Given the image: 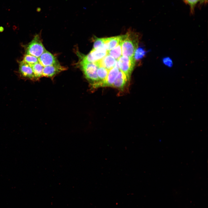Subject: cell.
<instances>
[{"mask_svg": "<svg viewBox=\"0 0 208 208\" xmlns=\"http://www.w3.org/2000/svg\"><path fill=\"white\" fill-rule=\"evenodd\" d=\"M139 40L138 35L133 32L129 31L122 35V55L134 57L135 52L138 48Z\"/></svg>", "mask_w": 208, "mask_h": 208, "instance_id": "6da1fadb", "label": "cell"}, {"mask_svg": "<svg viewBox=\"0 0 208 208\" xmlns=\"http://www.w3.org/2000/svg\"><path fill=\"white\" fill-rule=\"evenodd\" d=\"M80 64L84 75L89 82L91 88H96L99 81L97 74L98 66L95 63L82 61Z\"/></svg>", "mask_w": 208, "mask_h": 208, "instance_id": "7a4b0ae2", "label": "cell"}, {"mask_svg": "<svg viewBox=\"0 0 208 208\" xmlns=\"http://www.w3.org/2000/svg\"><path fill=\"white\" fill-rule=\"evenodd\" d=\"M25 54L38 58L46 50L38 35H36L25 47Z\"/></svg>", "mask_w": 208, "mask_h": 208, "instance_id": "3957f363", "label": "cell"}, {"mask_svg": "<svg viewBox=\"0 0 208 208\" xmlns=\"http://www.w3.org/2000/svg\"><path fill=\"white\" fill-rule=\"evenodd\" d=\"M118 67L129 79L135 62L134 57L121 56L118 60Z\"/></svg>", "mask_w": 208, "mask_h": 208, "instance_id": "277c9868", "label": "cell"}, {"mask_svg": "<svg viewBox=\"0 0 208 208\" xmlns=\"http://www.w3.org/2000/svg\"><path fill=\"white\" fill-rule=\"evenodd\" d=\"M107 54V51L105 46L96 49H93L88 54L83 58L81 61L95 63L103 58Z\"/></svg>", "mask_w": 208, "mask_h": 208, "instance_id": "5b68a950", "label": "cell"}, {"mask_svg": "<svg viewBox=\"0 0 208 208\" xmlns=\"http://www.w3.org/2000/svg\"><path fill=\"white\" fill-rule=\"evenodd\" d=\"M18 73L23 78L34 80V73L31 66L23 60L19 63Z\"/></svg>", "mask_w": 208, "mask_h": 208, "instance_id": "8992f818", "label": "cell"}, {"mask_svg": "<svg viewBox=\"0 0 208 208\" xmlns=\"http://www.w3.org/2000/svg\"><path fill=\"white\" fill-rule=\"evenodd\" d=\"M66 69V67L61 66L59 63L44 66L43 69L42 76L52 78L60 72Z\"/></svg>", "mask_w": 208, "mask_h": 208, "instance_id": "52a82bcc", "label": "cell"}, {"mask_svg": "<svg viewBox=\"0 0 208 208\" xmlns=\"http://www.w3.org/2000/svg\"><path fill=\"white\" fill-rule=\"evenodd\" d=\"M38 58L39 62L44 67L59 63L55 56L46 50Z\"/></svg>", "mask_w": 208, "mask_h": 208, "instance_id": "ba28073f", "label": "cell"}, {"mask_svg": "<svg viewBox=\"0 0 208 208\" xmlns=\"http://www.w3.org/2000/svg\"><path fill=\"white\" fill-rule=\"evenodd\" d=\"M120 70L117 60L115 66L108 71L107 77L102 87L112 86Z\"/></svg>", "mask_w": 208, "mask_h": 208, "instance_id": "9c48e42d", "label": "cell"}, {"mask_svg": "<svg viewBox=\"0 0 208 208\" xmlns=\"http://www.w3.org/2000/svg\"><path fill=\"white\" fill-rule=\"evenodd\" d=\"M116 61L113 57L107 53L105 57L95 63L98 67H103L109 70L115 66Z\"/></svg>", "mask_w": 208, "mask_h": 208, "instance_id": "30bf717a", "label": "cell"}, {"mask_svg": "<svg viewBox=\"0 0 208 208\" xmlns=\"http://www.w3.org/2000/svg\"><path fill=\"white\" fill-rule=\"evenodd\" d=\"M129 79L126 75L120 70L112 87L120 89H122Z\"/></svg>", "mask_w": 208, "mask_h": 208, "instance_id": "8fae6325", "label": "cell"}, {"mask_svg": "<svg viewBox=\"0 0 208 208\" xmlns=\"http://www.w3.org/2000/svg\"><path fill=\"white\" fill-rule=\"evenodd\" d=\"M122 36L104 38L105 46L107 51L116 47L120 42Z\"/></svg>", "mask_w": 208, "mask_h": 208, "instance_id": "7c38bea8", "label": "cell"}, {"mask_svg": "<svg viewBox=\"0 0 208 208\" xmlns=\"http://www.w3.org/2000/svg\"><path fill=\"white\" fill-rule=\"evenodd\" d=\"M108 70L105 68L99 67L97 70V74L99 78V82L96 88L102 87L107 77Z\"/></svg>", "mask_w": 208, "mask_h": 208, "instance_id": "4fadbf2b", "label": "cell"}, {"mask_svg": "<svg viewBox=\"0 0 208 208\" xmlns=\"http://www.w3.org/2000/svg\"><path fill=\"white\" fill-rule=\"evenodd\" d=\"M32 68L34 77V80H38L42 77L44 66L39 62L31 66Z\"/></svg>", "mask_w": 208, "mask_h": 208, "instance_id": "5bb4252c", "label": "cell"}, {"mask_svg": "<svg viewBox=\"0 0 208 208\" xmlns=\"http://www.w3.org/2000/svg\"><path fill=\"white\" fill-rule=\"evenodd\" d=\"M107 53L115 60H117L122 55L121 40L116 47L111 50L107 51Z\"/></svg>", "mask_w": 208, "mask_h": 208, "instance_id": "9a60e30c", "label": "cell"}, {"mask_svg": "<svg viewBox=\"0 0 208 208\" xmlns=\"http://www.w3.org/2000/svg\"><path fill=\"white\" fill-rule=\"evenodd\" d=\"M23 60L31 66L39 62L38 57L26 54L24 56Z\"/></svg>", "mask_w": 208, "mask_h": 208, "instance_id": "2e32d148", "label": "cell"}, {"mask_svg": "<svg viewBox=\"0 0 208 208\" xmlns=\"http://www.w3.org/2000/svg\"><path fill=\"white\" fill-rule=\"evenodd\" d=\"M146 53V51L142 47L138 48L135 52L134 58L135 60H138L143 58Z\"/></svg>", "mask_w": 208, "mask_h": 208, "instance_id": "e0dca14e", "label": "cell"}, {"mask_svg": "<svg viewBox=\"0 0 208 208\" xmlns=\"http://www.w3.org/2000/svg\"><path fill=\"white\" fill-rule=\"evenodd\" d=\"M103 46H105L104 38H96L94 42L93 49H96Z\"/></svg>", "mask_w": 208, "mask_h": 208, "instance_id": "ac0fdd59", "label": "cell"}, {"mask_svg": "<svg viewBox=\"0 0 208 208\" xmlns=\"http://www.w3.org/2000/svg\"><path fill=\"white\" fill-rule=\"evenodd\" d=\"M184 1L186 3L189 5L191 12L193 13L194 12V7L199 0H184Z\"/></svg>", "mask_w": 208, "mask_h": 208, "instance_id": "d6986e66", "label": "cell"}, {"mask_svg": "<svg viewBox=\"0 0 208 208\" xmlns=\"http://www.w3.org/2000/svg\"><path fill=\"white\" fill-rule=\"evenodd\" d=\"M164 64L169 67H172L173 65V63L171 59L168 57H164L162 60Z\"/></svg>", "mask_w": 208, "mask_h": 208, "instance_id": "ffe728a7", "label": "cell"}, {"mask_svg": "<svg viewBox=\"0 0 208 208\" xmlns=\"http://www.w3.org/2000/svg\"><path fill=\"white\" fill-rule=\"evenodd\" d=\"M199 1H200L201 3H202L204 2H206V1H207V0H199Z\"/></svg>", "mask_w": 208, "mask_h": 208, "instance_id": "44dd1931", "label": "cell"}, {"mask_svg": "<svg viewBox=\"0 0 208 208\" xmlns=\"http://www.w3.org/2000/svg\"><path fill=\"white\" fill-rule=\"evenodd\" d=\"M183 0L184 1V0Z\"/></svg>", "mask_w": 208, "mask_h": 208, "instance_id": "7402d4cb", "label": "cell"}]
</instances>
